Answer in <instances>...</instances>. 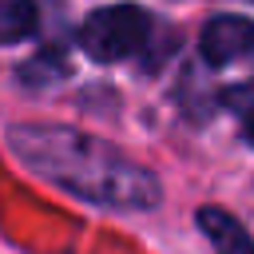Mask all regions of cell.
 Here are the masks:
<instances>
[{
    "mask_svg": "<svg viewBox=\"0 0 254 254\" xmlns=\"http://www.w3.org/2000/svg\"><path fill=\"white\" fill-rule=\"evenodd\" d=\"M8 147L16 159L36 171L40 179L64 187L67 194L107 206V210H151L159 206L163 190L159 179L127 159L119 147L83 135L75 127L56 123H20L8 131Z\"/></svg>",
    "mask_w": 254,
    "mask_h": 254,
    "instance_id": "6da1fadb",
    "label": "cell"
},
{
    "mask_svg": "<svg viewBox=\"0 0 254 254\" xmlns=\"http://www.w3.org/2000/svg\"><path fill=\"white\" fill-rule=\"evenodd\" d=\"M147 36H151V20L139 4H111V8L91 12L79 24V48L99 64L135 56L147 44Z\"/></svg>",
    "mask_w": 254,
    "mask_h": 254,
    "instance_id": "7a4b0ae2",
    "label": "cell"
},
{
    "mask_svg": "<svg viewBox=\"0 0 254 254\" xmlns=\"http://www.w3.org/2000/svg\"><path fill=\"white\" fill-rule=\"evenodd\" d=\"M198 52L210 67H226L242 56L254 52V20L250 16H234V12H222V16H210L202 36H198Z\"/></svg>",
    "mask_w": 254,
    "mask_h": 254,
    "instance_id": "3957f363",
    "label": "cell"
},
{
    "mask_svg": "<svg viewBox=\"0 0 254 254\" xmlns=\"http://www.w3.org/2000/svg\"><path fill=\"white\" fill-rule=\"evenodd\" d=\"M198 226H202V234L210 238L214 254H254V238L242 230V222H238L230 210H222V206H202V210H198Z\"/></svg>",
    "mask_w": 254,
    "mask_h": 254,
    "instance_id": "277c9868",
    "label": "cell"
},
{
    "mask_svg": "<svg viewBox=\"0 0 254 254\" xmlns=\"http://www.w3.org/2000/svg\"><path fill=\"white\" fill-rule=\"evenodd\" d=\"M36 24H40L36 0H0V48L28 40Z\"/></svg>",
    "mask_w": 254,
    "mask_h": 254,
    "instance_id": "5b68a950",
    "label": "cell"
},
{
    "mask_svg": "<svg viewBox=\"0 0 254 254\" xmlns=\"http://www.w3.org/2000/svg\"><path fill=\"white\" fill-rule=\"evenodd\" d=\"M60 75H67V56L56 52V48L40 52L36 60H28V64L20 67V79L32 83V87H44V83H52V79H60Z\"/></svg>",
    "mask_w": 254,
    "mask_h": 254,
    "instance_id": "8992f818",
    "label": "cell"
},
{
    "mask_svg": "<svg viewBox=\"0 0 254 254\" xmlns=\"http://www.w3.org/2000/svg\"><path fill=\"white\" fill-rule=\"evenodd\" d=\"M222 103L238 115L242 135L254 143V87H226V91H222Z\"/></svg>",
    "mask_w": 254,
    "mask_h": 254,
    "instance_id": "52a82bcc",
    "label": "cell"
}]
</instances>
